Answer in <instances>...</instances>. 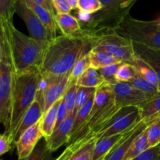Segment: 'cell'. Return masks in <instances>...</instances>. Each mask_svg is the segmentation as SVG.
<instances>
[{
	"mask_svg": "<svg viewBox=\"0 0 160 160\" xmlns=\"http://www.w3.org/2000/svg\"><path fill=\"white\" fill-rule=\"evenodd\" d=\"M147 138L149 148L160 144V116L150 122L147 127Z\"/></svg>",
	"mask_w": 160,
	"mask_h": 160,
	"instance_id": "f1b7e54d",
	"label": "cell"
},
{
	"mask_svg": "<svg viewBox=\"0 0 160 160\" xmlns=\"http://www.w3.org/2000/svg\"><path fill=\"white\" fill-rule=\"evenodd\" d=\"M138 109L141 120L144 121H152L160 116V92L151 97Z\"/></svg>",
	"mask_w": 160,
	"mask_h": 160,
	"instance_id": "44dd1931",
	"label": "cell"
},
{
	"mask_svg": "<svg viewBox=\"0 0 160 160\" xmlns=\"http://www.w3.org/2000/svg\"><path fill=\"white\" fill-rule=\"evenodd\" d=\"M159 160H160V153H159Z\"/></svg>",
	"mask_w": 160,
	"mask_h": 160,
	"instance_id": "7dc6e473",
	"label": "cell"
},
{
	"mask_svg": "<svg viewBox=\"0 0 160 160\" xmlns=\"http://www.w3.org/2000/svg\"><path fill=\"white\" fill-rule=\"evenodd\" d=\"M77 9L86 14H94L102 9V4L99 0H78Z\"/></svg>",
	"mask_w": 160,
	"mask_h": 160,
	"instance_id": "d590c367",
	"label": "cell"
},
{
	"mask_svg": "<svg viewBox=\"0 0 160 160\" xmlns=\"http://www.w3.org/2000/svg\"><path fill=\"white\" fill-rule=\"evenodd\" d=\"M97 88H85L78 86L76 93V98H75V105L74 109L73 114L75 117L77 112L82 108V106L95 94Z\"/></svg>",
	"mask_w": 160,
	"mask_h": 160,
	"instance_id": "4dcf8cb0",
	"label": "cell"
},
{
	"mask_svg": "<svg viewBox=\"0 0 160 160\" xmlns=\"http://www.w3.org/2000/svg\"><path fill=\"white\" fill-rule=\"evenodd\" d=\"M67 2H68V4L70 5L72 9H77V6H78V0H67Z\"/></svg>",
	"mask_w": 160,
	"mask_h": 160,
	"instance_id": "f6af8a7d",
	"label": "cell"
},
{
	"mask_svg": "<svg viewBox=\"0 0 160 160\" xmlns=\"http://www.w3.org/2000/svg\"><path fill=\"white\" fill-rule=\"evenodd\" d=\"M124 38L152 48L160 50V30L155 20H140L129 14L115 29Z\"/></svg>",
	"mask_w": 160,
	"mask_h": 160,
	"instance_id": "5b68a950",
	"label": "cell"
},
{
	"mask_svg": "<svg viewBox=\"0 0 160 160\" xmlns=\"http://www.w3.org/2000/svg\"><path fill=\"white\" fill-rule=\"evenodd\" d=\"M120 64L121 63L113 64V65L107 66L103 68L99 69L98 71L103 78L104 84L112 86L118 82L115 79V74Z\"/></svg>",
	"mask_w": 160,
	"mask_h": 160,
	"instance_id": "8d00e7d4",
	"label": "cell"
},
{
	"mask_svg": "<svg viewBox=\"0 0 160 160\" xmlns=\"http://www.w3.org/2000/svg\"><path fill=\"white\" fill-rule=\"evenodd\" d=\"M156 23H157V25H158V28H159V30H160V19L156 20Z\"/></svg>",
	"mask_w": 160,
	"mask_h": 160,
	"instance_id": "bcb514c9",
	"label": "cell"
},
{
	"mask_svg": "<svg viewBox=\"0 0 160 160\" xmlns=\"http://www.w3.org/2000/svg\"><path fill=\"white\" fill-rule=\"evenodd\" d=\"M54 20L62 35H73L82 30L81 23L76 17L69 13L56 14Z\"/></svg>",
	"mask_w": 160,
	"mask_h": 160,
	"instance_id": "ac0fdd59",
	"label": "cell"
},
{
	"mask_svg": "<svg viewBox=\"0 0 160 160\" xmlns=\"http://www.w3.org/2000/svg\"><path fill=\"white\" fill-rule=\"evenodd\" d=\"M133 50L136 57L148 64L155 71L158 80V90L160 92V50L149 48L144 45L133 43Z\"/></svg>",
	"mask_w": 160,
	"mask_h": 160,
	"instance_id": "9a60e30c",
	"label": "cell"
},
{
	"mask_svg": "<svg viewBox=\"0 0 160 160\" xmlns=\"http://www.w3.org/2000/svg\"><path fill=\"white\" fill-rule=\"evenodd\" d=\"M15 12L18 14L25 23L30 37L35 40L42 46L44 51H45L53 39L50 37L43 23L23 0H17Z\"/></svg>",
	"mask_w": 160,
	"mask_h": 160,
	"instance_id": "ba28073f",
	"label": "cell"
},
{
	"mask_svg": "<svg viewBox=\"0 0 160 160\" xmlns=\"http://www.w3.org/2000/svg\"><path fill=\"white\" fill-rule=\"evenodd\" d=\"M62 98L53 103L45 112H44L41 118V131L43 134V138L45 139L50 137L55 128L56 122L58 108Z\"/></svg>",
	"mask_w": 160,
	"mask_h": 160,
	"instance_id": "d6986e66",
	"label": "cell"
},
{
	"mask_svg": "<svg viewBox=\"0 0 160 160\" xmlns=\"http://www.w3.org/2000/svg\"><path fill=\"white\" fill-rule=\"evenodd\" d=\"M74 119H75L74 114H70L67 116L64 122L61 123L60 126H58L53 131L51 135L45 139L47 149L50 152H56L61 146L69 143Z\"/></svg>",
	"mask_w": 160,
	"mask_h": 160,
	"instance_id": "5bb4252c",
	"label": "cell"
},
{
	"mask_svg": "<svg viewBox=\"0 0 160 160\" xmlns=\"http://www.w3.org/2000/svg\"><path fill=\"white\" fill-rule=\"evenodd\" d=\"M93 36L82 29L73 35L55 38L44 52L40 73L43 80L70 76L75 64L93 48Z\"/></svg>",
	"mask_w": 160,
	"mask_h": 160,
	"instance_id": "6da1fadb",
	"label": "cell"
},
{
	"mask_svg": "<svg viewBox=\"0 0 160 160\" xmlns=\"http://www.w3.org/2000/svg\"><path fill=\"white\" fill-rule=\"evenodd\" d=\"M133 66L136 69V72L141 77H142L144 80L152 84L157 88H158V80L155 74V71L151 68L148 64L146 63L144 61L141 59L140 58L136 57L135 59Z\"/></svg>",
	"mask_w": 160,
	"mask_h": 160,
	"instance_id": "484cf974",
	"label": "cell"
},
{
	"mask_svg": "<svg viewBox=\"0 0 160 160\" xmlns=\"http://www.w3.org/2000/svg\"><path fill=\"white\" fill-rule=\"evenodd\" d=\"M96 139H91L89 142L80 145L72 154L69 160H93Z\"/></svg>",
	"mask_w": 160,
	"mask_h": 160,
	"instance_id": "83f0119b",
	"label": "cell"
},
{
	"mask_svg": "<svg viewBox=\"0 0 160 160\" xmlns=\"http://www.w3.org/2000/svg\"><path fill=\"white\" fill-rule=\"evenodd\" d=\"M127 83L131 86H133V88H135L138 89V90L141 91L142 92L148 95H151V96H153L158 92V88L156 87L147 82L142 77L140 76L138 73H136V76L131 81Z\"/></svg>",
	"mask_w": 160,
	"mask_h": 160,
	"instance_id": "1f68e13d",
	"label": "cell"
},
{
	"mask_svg": "<svg viewBox=\"0 0 160 160\" xmlns=\"http://www.w3.org/2000/svg\"><path fill=\"white\" fill-rule=\"evenodd\" d=\"M42 138L43 134L41 131L40 120L37 123L26 130L14 144L17 148L18 159L28 157Z\"/></svg>",
	"mask_w": 160,
	"mask_h": 160,
	"instance_id": "7c38bea8",
	"label": "cell"
},
{
	"mask_svg": "<svg viewBox=\"0 0 160 160\" xmlns=\"http://www.w3.org/2000/svg\"><path fill=\"white\" fill-rule=\"evenodd\" d=\"M104 84L103 78L98 70L89 67L77 80L76 84L79 87L97 88Z\"/></svg>",
	"mask_w": 160,
	"mask_h": 160,
	"instance_id": "7402d4cb",
	"label": "cell"
},
{
	"mask_svg": "<svg viewBox=\"0 0 160 160\" xmlns=\"http://www.w3.org/2000/svg\"><path fill=\"white\" fill-rule=\"evenodd\" d=\"M89 60H90V67L94 69H101L113 64L122 63L120 61L116 59L112 56L104 52L97 51L92 49L89 52Z\"/></svg>",
	"mask_w": 160,
	"mask_h": 160,
	"instance_id": "603a6c76",
	"label": "cell"
},
{
	"mask_svg": "<svg viewBox=\"0 0 160 160\" xmlns=\"http://www.w3.org/2000/svg\"><path fill=\"white\" fill-rule=\"evenodd\" d=\"M141 120V117H140L139 109L137 108L133 112H130L128 115L119 119L112 126H111L108 129H107L104 132L102 133L101 134H100L99 136L96 137L95 138L93 139H96L97 141L99 139L110 137V136L115 135V134H122V133L128 131L129 129H130L133 126H135Z\"/></svg>",
	"mask_w": 160,
	"mask_h": 160,
	"instance_id": "2e32d148",
	"label": "cell"
},
{
	"mask_svg": "<svg viewBox=\"0 0 160 160\" xmlns=\"http://www.w3.org/2000/svg\"><path fill=\"white\" fill-rule=\"evenodd\" d=\"M67 109H66L65 104H64V101H63V97H62V100H61V103H60L59 108H58V112H57V116H56V125H55V128L54 130L57 128L58 126H60L61 123L64 122V120L67 118ZM53 130V131H54Z\"/></svg>",
	"mask_w": 160,
	"mask_h": 160,
	"instance_id": "b9f144b4",
	"label": "cell"
},
{
	"mask_svg": "<svg viewBox=\"0 0 160 160\" xmlns=\"http://www.w3.org/2000/svg\"><path fill=\"white\" fill-rule=\"evenodd\" d=\"M77 88H78V86H77L76 83L68 84L67 89L64 92V95H63V101L65 104L67 115L73 114L75 105V98H76Z\"/></svg>",
	"mask_w": 160,
	"mask_h": 160,
	"instance_id": "e575fe53",
	"label": "cell"
},
{
	"mask_svg": "<svg viewBox=\"0 0 160 160\" xmlns=\"http://www.w3.org/2000/svg\"><path fill=\"white\" fill-rule=\"evenodd\" d=\"M91 35L94 42L93 49L108 53L121 62H128L133 65L136 56L131 41L124 38L115 31Z\"/></svg>",
	"mask_w": 160,
	"mask_h": 160,
	"instance_id": "8992f818",
	"label": "cell"
},
{
	"mask_svg": "<svg viewBox=\"0 0 160 160\" xmlns=\"http://www.w3.org/2000/svg\"><path fill=\"white\" fill-rule=\"evenodd\" d=\"M102 9L93 14L82 29L91 34L115 31L121 22L130 14V9L138 0H99Z\"/></svg>",
	"mask_w": 160,
	"mask_h": 160,
	"instance_id": "277c9868",
	"label": "cell"
},
{
	"mask_svg": "<svg viewBox=\"0 0 160 160\" xmlns=\"http://www.w3.org/2000/svg\"><path fill=\"white\" fill-rule=\"evenodd\" d=\"M159 153L160 144L157 146L148 148L142 154L139 155L131 160H159Z\"/></svg>",
	"mask_w": 160,
	"mask_h": 160,
	"instance_id": "f35d334b",
	"label": "cell"
},
{
	"mask_svg": "<svg viewBox=\"0 0 160 160\" xmlns=\"http://www.w3.org/2000/svg\"><path fill=\"white\" fill-rule=\"evenodd\" d=\"M41 82L40 70L14 74L10 121L9 128L4 132L10 139L12 144L13 138L22 117L35 100Z\"/></svg>",
	"mask_w": 160,
	"mask_h": 160,
	"instance_id": "3957f363",
	"label": "cell"
},
{
	"mask_svg": "<svg viewBox=\"0 0 160 160\" xmlns=\"http://www.w3.org/2000/svg\"><path fill=\"white\" fill-rule=\"evenodd\" d=\"M75 151V150L74 149L73 147L71 145H68L64 150V152L55 160H69Z\"/></svg>",
	"mask_w": 160,
	"mask_h": 160,
	"instance_id": "7bdbcfd3",
	"label": "cell"
},
{
	"mask_svg": "<svg viewBox=\"0 0 160 160\" xmlns=\"http://www.w3.org/2000/svg\"><path fill=\"white\" fill-rule=\"evenodd\" d=\"M34 2L37 3V4L40 5V6H43L45 9H46L49 12H51L53 15H56V12H55L54 9L53 7V5H52V2L49 0H31Z\"/></svg>",
	"mask_w": 160,
	"mask_h": 160,
	"instance_id": "ee69618b",
	"label": "cell"
},
{
	"mask_svg": "<svg viewBox=\"0 0 160 160\" xmlns=\"http://www.w3.org/2000/svg\"><path fill=\"white\" fill-rule=\"evenodd\" d=\"M126 131L122 133V134H115V135L110 136V137L97 140L96 142L95 147H94L93 160L103 159L105 156L115 146L116 144L122 139Z\"/></svg>",
	"mask_w": 160,
	"mask_h": 160,
	"instance_id": "ffe728a7",
	"label": "cell"
},
{
	"mask_svg": "<svg viewBox=\"0 0 160 160\" xmlns=\"http://www.w3.org/2000/svg\"><path fill=\"white\" fill-rule=\"evenodd\" d=\"M9 35L10 64L14 74L40 70L45 51L40 45L17 30L13 23H6Z\"/></svg>",
	"mask_w": 160,
	"mask_h": 160,
	"instance_id": "7a4b0ae2",
	"label": "cell"
},
{
	"mask_svg": "<svg viewBox=\"0 0 160 160\" xmlns=\"http://www.w3.org/2000/svg\"><path fill=\"white\" fill-rule=\"evenodd\" d=\"M137 73L136 69L132 64L122 62L118 68L115 74V79L118 82L127 83L131 81Z\"/></svg>",
	"mask_w": 160,
	"mask_h": 160,
	"instance_id": "d6a6232c",
	"label": "cell"
},
{
	"mask_svg": "<svg viewBox=\"0 0 160 160\" xmlns=\"http://www.w3.org/2000/svg\"><path fill=\"white\" fill-rule=\"evenodd\" d=\"M14 73L12 66L0 60V124L9 128L12 109Z\"/></svg>",
	"mask_w": 160,
	"mask_h": 160,
	"instance_id": "52a82bcc",
	"label": "cell"
},
{
	"mask_svg": "<svg viewBox=\"0 0 160 160\" xmlns=\"http://www.w3.org/2000/svg\"><path fill=\"white\" fill-rule=\"evenodd\" d=\"M151 121L141 120L135 126L129 129L115 146L105 156L102 160H122L137 136L148 126Z\"/></svg>",
	"mask_w": 160,
	"mask_h": 160,
	"instance_id": "8fae6325",
	"label": "cell"
},
{
	"mask_svg": "<svg viewBox=\"0 0 160 160\" xmlns=\"http://www.w3.org/2000/svg\"><path fill=\"white\" fill-rule=\"evenodd\" d=\"M17 0H0V19L4 23H13Z\"/></svg>",
	"mask_w": 160,
	"mask_h": 160,
	"instance_id": "f546056e",
	"label": "cell"
},
{
	"mask_svg": "<svg viewBox=\"0 0 160 160\" xmlns=\"http://www.w3.org/2000/svg\"><path fill=\"white\" fill-rule=\"evenodd\" d=\"M89 67H90V60H89V53H88L86 56H83L73 67L69 76L68 84L76 83L77 80Z\"/></svg>",
	"mask_w": 160,
	"mask_h": 160,
	"instance_id": "836d02e7",
	"label": "cell"
},
{
	"mask_svg": "<svg viewBox=\"0 0 160 160\" xmlns=\"http://www.w3.org/2000/svg\"><path fill=\"white\" fill-rule=\"evenodd\" d=\"M48 152H50L47 149L45 141L44 139V141L41 140L37 144L35 149L33 150L32 152L28 157L24 158V159L17 160H45Z\"/></svg>",
	"mask_w": 160,
	"mask_h": 160,
	"instance_id": "74e56055",
	"label": "cell"
},
{
	"mask_svg": "<svg viewBox=\"0 0 160 160\" xmlns=\"http://www.w3.org/2000/svg\"><path fill=\"white\" fill-rule=\"evenodd\" d=\"M12 145V142L7 135L4 133L0 134V156L8 152L11 149Z\"/></svg>",
	"mask_w": 160,
	"mask_h": 160,
	"instance_id": "60d3db41",
	"label": "cell"
},
{
	"mask_svg": "<svg viewBox=\"0 0 160 160\" xmlns=\"http://www.w3.org/2000/svg\"><path fill=\"white\" fill-rule=\"evenodd\" d=\"M95 95V94H94ZM94 100V95H93L83 106L81 109L77 112L76 115H75V119H74L73 125H72V134H71V138L69 142L72 141L73 138L74 136L77 134L78 131L82 128V127L86 123V120H87L89 114L90 112L91 108H92L93 103Z\"/></svg>",
	"mask_w": 160,
	"mask_h": 160,
	"instance_id": "d4e9b609",
	"label": "cell"
},
{
	"mask_svg": "<svg viewBox=\"0 0 160 160\" xmlns=\"http://www.w3.org/2000/svg\"><path fill=\"white\" fill-rule=\"evenodd\" d=\"M43 113V99H42L40 88H39L35 100L32 103V105L30 106L29 109L27 110L24 117H22L21 120H20V123H19L17 130H16L15 134L13 138V145L26 130L37 123L41 120Z\"/></svg>",
	"mask_w": 160,
	"mask_h": 160,
	"instance_id": "4fadbf2b",
	"label": "cell"
},
{
	"mask_svg": "<svg viewBox=\"0 0 160 160\" xmlns=\"http://www.w3.org/2000/svg\"><path fill=\"white\" fill-rule=\"evenodd\" d=\"M23 1L34 12V13L37 16L38 18L41 20V22L43 23L52 39H54L56 37V28H57L54 20L55 16L53 15L50 12H49L43 6L34 2L31 0H23Z\"/></svg>",
	"mask_w": 160,
	"mask_h": 160,
	"instance_id": "e0dca14e",
	"label": "cell"
},
{
	"mask_svg": "<svg viewBox=\"0 0 160 160\" xmlns=\"http://www.w3.org/2000/svg\"><path fill=\"white\" fill-rule=\"evenodd\" d=\"M68 80L69 76L47 80L42 78L40 91L43 99L44 112L62 98L68 85Z\"/></svg>",
	"mask_w": 160,
	"mask_h": 160,
	"instance_id": "30bf717a",
	"label": "cell"
},
{
	"mask_svg": "<svg viewBox=\"0 0 160 160\" xmlns=\"http://www.w3.org/2000/svg\"><path fill=\"white\" fill-rule=\"evenodd\" d=\"M147 128L137 136L122 160H131L147 150L149 148L147 138Z\"/></svg>",
	"mask_w": 160,
	"mask_h": 160,
	"instance_id": "cb8c5ba5",
	"label": "cell"
},
{
	"mask_svg": "<svg viewBox=\"0 0 160 160\" xmlns=\"http://www.w3.org/2000/svg\"><path fill=\"white\" fill-rule=\"evenodd\" d=\"M112 87L114 100L119 107L140 108L146 102L151 95L144 93L125 82H117Z\"/></svg>",
	"mask_w": 160,
	"mask_h": 160,
	"instance_id": "9c48e42d",
	"label": "cell"
},
{
	"mask_svg": "<svg viewBox=\"0 0 160 160\" xmlns=\"http://www.w3.org/2000/svg\"><path fill=\"white\" fill-rule=\"evenodd\" d=\"M0 60L10 64L9 35L6 23L0 19ZM11 65V64H10Z\"/></svg>",
	"mask_w": 160,
	"mask_h": 160,
	"instance_id": "4316f807",
	"label": "cell"
},
{
	"mask_svg": "<svg viewBox=\"0 0 160 160\" xmlns=\"http://www.w3.org/2000/svg\"><path fill=\"white\" fill-rule=\"evenodd\" d=\"M51 2L54 11H56V14L69 13L72 10L67 0H51Z\"/></svg>",
	"mask_w": 160,
	"mask_h": 160,
	"instance_id": "ab89813d",
	"label": "cell"
}]
</instances>
